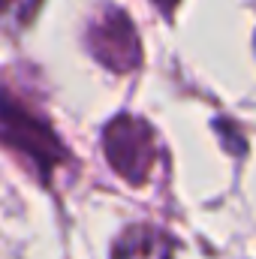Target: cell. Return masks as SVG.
<instances>
[{
	"mask_svg": "<svg viewBox=\"0 0 256 259\" xmlns=\"http://www.w3.org/2000/svg\"><path fill=\"white\" fill-rule=\"evenodd\" d=\"M0 139L15 154L33 160L42 175H52V169L66 157V148L58 142L52 127L39 115L27 112L18 100L6 97H0Z\"/></svg>",
	"mask_w": 256,
	"mask_h": 259,
	"instance_id": "1",
	"label": "cell"
},
{
	"mask_svg": "<svg viewBox=\"0 0 256 259\" xmlns=\"http://www.w3.org/2000/svg\"><path fill=\"white\" fill-rule=\"evenodd\" d=\"M103 148L112 163V169L127 178L130 184L148 181L154 163H157V139L151 127L133 115L115 118L103 133Z\"/></svg>",
	"mask_w": 256,
	"mask_h": 259,
	"instance_id": "2",
	"label": "cell"
},
{
	"mask_svg": "<svg viewBox=\"0 0 256 259\" xmlns=\"http://www.w3.org/2000/svg\"><path fill=\"white\" fill-rule=\"evenodd\" d=\"M91 49L94 55L112 69H133L139 64V39H136V30L130 24V18L124 12L112 9L106 12L94 30H91Z\"/></svg>",
	"mask_w": 256,
	"mask_h": 259,
	"instance_id": "3",
	"label": "cell"
},
{
	"mask_svg": "<svg viewBox=\"0 0 256 259\" xmlns=\"http://www.w3.org/2000/svg\"><path fill=\"white\" fill-rule=\"evenodd\" d=\"M115 259H172V241L154 226H133L121 235Z\"/></svg>",
	"mask_w": 256,
	"mask_h": 259,
	"instance_id": "4",
	"label": "cell"
},
{
	"mask_svg": "<svg viewBox=\"0 0 256 259\" xmlns=\"http://www.w3.org/2000/svg\"><path fill=\"white\" fill-rule=\"evenodd\" d=\"M42 0H0V27L3 30H21L33 21Z\"/></svg>",
	"mask_w": 256,
	"mask_h": 259,
	"instance_id": "5",
	"label": "cell"
},
{
	"mask_svg": "<svg viewBox=\"0 0 256 259\" xmlns=\"http://www.w3.org/2000/svg\"><path fill=\"white\" fill-rule=\"evenodd\" d=\"M154 3H157V6H160L163 12H172V9L178 6V0H154Z\"/></svg>",
	"mask_w": 256,
	"mask_h": 259,
	"instance_id": "6",
	"label": "cell"
}]
</instances>
